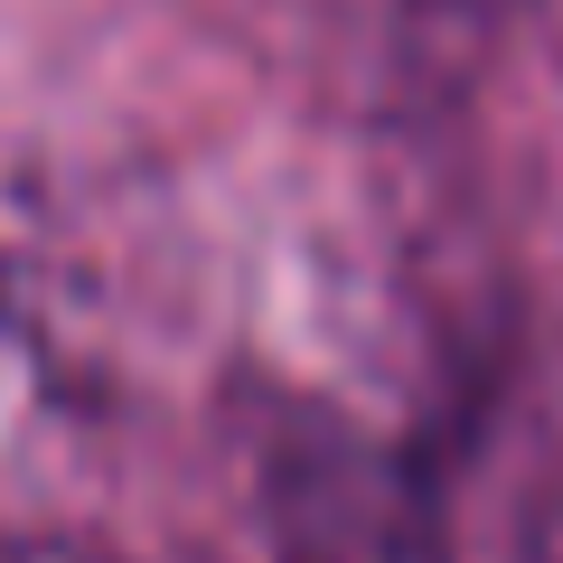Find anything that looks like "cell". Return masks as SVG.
<instances>
[{"label": "cell", "mask_w": 563, "mask_h": 563, "mask_svg": "<svg viewBox=\"0 0 563 563\" xmlns=\"http://www.w3.org/2000/svg\"><path fill=\"white\" fill-rule=\"evenodd\" d=\"M244 488L263 563H461L432 461L310 395H244Z\"/></svg>", "instance_id": "obj_1"}, {"label": "cell", "mask_w": 563, "mask_h": 563, "mask_svg": "<svg viewBox=\"0 0 563 563\" xmlns=\"http://www.w3.org/2000/svg\"><path fill=\"white\" fill-rule=\"evenodd\" d=\"M517 563H563V366L536 404L526 470H517Z\"/></svg>", "instance_id": "obj_2"}]
</instances>
